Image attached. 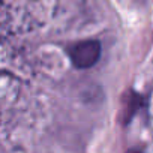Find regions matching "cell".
<instances>
[{
    "instance_id": "cell-2",
    "label": "cell",
    "mask_w": 153,
    "mask_h": 153,
    "mask_svg": "<svg viewBox=\"0 0 153 153\" xmlns=\"http://www.w3.org/2000/svg\"><path fill=\"white\" fill-rule=\"evenodd\" d=\"M33 2H39V0H0V21L8 20L9 15H12L15 11L30 3L33 5Z\"/></svg>"
},
{
    "instance_id": "cell-3",
    "label": "cell",
    "mask_w": 153,
    "mask_h": 153,
    "mask_svg": "<svg viewBox=\"0 0 153 153\" xmlns=\"http://www.w3.org/2000/svg\"><path fill=\"white\" fill-rule=\"evenodd\" d=\"M126 153H143V152H140V150H137V149H132V150H129V152H126Z\"/></svg>"
},
{
    "instance_id": "cell-1",
    "label": "cell",
    "mask_w": 153,
    "mask_h": 153,
    "mask_svg": "<svg viewBox=\"0 0 153 153\" xmlns=\"http://www.w3.org/2000/svg\"><path fill=\"white\" fill-rule=\"evenodd\" d=\"M68 54L74 63L75 68L78 69H89L101 57V44L98 41H81L78 44L72 45L68 50Z\"/></svg>"
}]
</instances>
